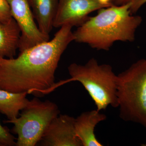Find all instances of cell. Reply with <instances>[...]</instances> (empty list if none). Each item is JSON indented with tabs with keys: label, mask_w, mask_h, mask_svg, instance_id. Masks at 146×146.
Instances as JSON below:
<instances>
[{
	"label": "cell",
	"mask_w": 146,
	"mask_h": 146,
	"mask_svg": "<svg viewBox=\"0 0 146 146\" xmlns=\"http://www.w3.org/2000/svg\"><path fill=\"white\" fill-rule=\"evenodd\" d=\"M72 27H61L52 40L20 52L16 58L0 57V89L36 97L53 91L60 57L74 41Z\"/></svg>",
	"instance_id": "6da1fadb"
},
{
	"label": "cell",
	"mask_w": 146,
	"mask_h": 146,
	"mask_svg": "<svg viewBox=\"0 0 146 146\" xmlns=\"http://www.w3.org/2000/svg\"><path fill=\"white\" fill-rule=\"evenodd\" d=\"M21 36V29L14 18L0 22V57L14 58Z\"/></svg>",
	"instance_id": "30bf717a"
},
{
	"label": "cell",
	"mask_w": 146,
	"mask_h": 146,
	"mask_svg": "<svg viewBox=\"0 0 146 146\" xmlns=\"http://www.w3.org/2000/svg\"><path fill=\"white\" fill-rule=\"evenodd\" d=\"M68 70L71 78L55 83L54 89L68 82L78 81L89 93L99 111L109 106L118 107V76L110 65H100L92 58L84 65L72 63Z\"/></svg>",
	"instance_id": "3957f363"
},
{
	"label": "cell",
	"mask_w": 146,
	"mask_h": 146,
	"mask_svg": "<svg viewBox=\"0 0 146 146\" xmlns=\"http://www.w3.org/2000/svg\"><path fill=\"white\" fill-rule=\"evenodd\" d=\"M16 140L8 128L3 126L0 123V146H16Z\"/></svg>",
	"instance_id": "4fadbf2b"
},
{
	"label": "cell",
	"mask_w": 146,
	"mask_h": 146,
	"mask_svg": "<svg viewBox=\"0 0 146 146\" xmlns=\"http://www.w3.org/2000/svg\"><path fill=\"white\" fill-rule=\"evenodd\" d=\"M10 7L12 18L20 27V52L49 40V35L40 31L34 21L29 0H6Z\"/></svg>",
	"instance_id": "8992f818"
},
{
	"label": "cell",
	"mask_w": 146,
	"mask_h": 146,
	"mask_svg": "<svg viewBox=\"0 0 146 146\" xmlns=\"http://www.w3.org/2000/svg\"><path fill=\"white\" fill-rule=\"evenodd\" d=\"M59 0H29L40 31L49 35L53 27Z\"/></svg>",
	"instance_id": "8fae6325"
},
{
	"label": "cell",
	"mask_w": 146,
	"mask_h": 146,
	"mask_svg": "<svg viewBox=\"0 0 146 146\" xmlns=\"http://www.w3.org/2000/svg\"><path fill=\"white\" fill-rule=\"evenodd\" d=\"M27 92L14 93L0 89V112L6 116L7 120L18 117L20 112L28 104Z\"/></svg>",
	"instance_id": "7c38bea8"
},
{
	"label": "cell",
	"mask_w": 146,
	"mask_h": 146,
	"mask_svg": "<svg viewBox=\"0 0 146 146\" xmlns=\"http://www.w3.org/2000/svg\"><path fill=\"white\" fill-rule=\"evenodd\" d=\"M98 1L102 4L108 7L113 5V4L111 3V1L112 0H98Z\"/></svg>",
	"instance_id": "2e32d148"
},
{
	"label": "cell",
	"mask_w": 146,
	"mask_h": 146,
	"mask_svg": "<svg viewBox=\"0 0 146 146\" xmlns=\"http://www.w3.org/2000/svg\"><path fill=\"white\" fill-rule=\"evenodd\" d=\"M111 3L114 5L117 6L130 4L129 10L131 14L133 15L146 3V0H112Z\"/></svg>",
	"instance_id": "5bb4252c"
},
{
	"label": "cell",
	"mask_w": 146,
	"mask_h": 146,
	"mask_svg": "<svg viewBox=\"0 0 146 146\" xmlns=\"http://www.w3.org/2000/svg\"><path fill=\"white\" fill-rule=\"evenodd\" d=\"M117 76L120 118L146 129V59L138 60Z\"/></svg>",
	"instance_id": "277c9868"
},
{
	"label": "cell",
	"mask_w": 146,
	"mask_h": 146,
	"mask_svg": "<svg viewBox=\"0 0 146 146\" xmlns=\"http://www.w3.org/2000/svg\"><path fill=\"white\" fill-rule=\"evenodd\" d=\"M19 116L5 123L13 124L12 132L17 134L16 146H34L39 143L52 121L60 113L57 105L49 100L34 98L29 102Z\"/></svg>",
	"instance_id": "5b68a950"
},
{
	"label": "cell",
	"mask_w": 146,
	"mask_h": 146,
	"mask_svg": "<svg viewBox=\"0 0 146 146\" xmlns=\"http://www.w3.org/2000/svg\"><path fill=\"white\" fill-rule=\"evenodd\" d=\"M75 118L59 115L48 126L39 141L41 146H82L76 136Z\"/></svg>",
	"instance_id": "ba28073f"
},
{
	"label": "cell",
	"mask_w": 146,
	"mask_h": 146,
	"mask_svg": "<svg viewBox=\"0 0 146 146\" xmlns=\"http://www.w3.org/2000/svg\"><path fill=\"white\" fill-rule=\"evenodd\" d=\"M12 18L8 3L6 0H0V22H7Z\"/></svg>",
	"instance_id": "9a60e30c"
},
{
	"label": "cell",
	"mask_w": 146,
	"mask_h": 146,
	"mask_svg": "<svg viewBox=\"0 0 146 146\" xmlns=\"http://www.w3.org/2000/svg\"><path fill=\"white\" fill-rule=\"evenodd\" d=\"M130 4L113 5L98 10L73 33L74 41L86 44L93 48L108 50L117 41L133 42L143 19L133 16Z\"/></svg>",
	"instance_id": "7a4b0ae2"
},
{
	"label": "cell",
	"mask_w": 146,
	"mask_h": 146,
	"mask_svg": "<svg viewBox=\"0 0 146 146\" xmlns=\"http://www.w3.org/2000/svg\"><path fill=\"white\" fill-rule=\"evenodd\" d=\"M107 7L98 0H59L53 27L80 26L91 12Z\"/></svg>",
	"instance_id": "52a82bcc"
},
{
	"label": "cell",
	"mask_w": 146,
	"mask_h": 146,
	"mask_svg": "<svg viewBox=\"0 0 146 146\" xmlns=\"http://www.w3.org/2000/svg\"><path fill=\"white\" fill-rule=\"evenodd\" d=\"M97 110L82 113L75 119L76 136L82 146L103 145L95 136V129L97 125L106 119V116Z\"/></svg>",
	"instance_id": "9c48e42d"
}]
</instances>
